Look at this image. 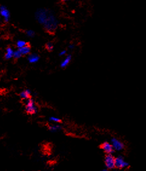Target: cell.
I'll use <instances>...</instances> for the list:
<instances>
[{"instance_id":"obj_6","label":"cell","mask_w":146,"mask_h":171,"mask_svg":"<svg viewBox=\"0 0 146 171\" xmlns=\"http://www.w3.org/2000/svg\"><path fill=\"white\" fill-rule=\"evenodd\" d=\"M111 144L113 147L114 150L116 151H121L124 148V144L120 140L116 138H113L111 140Z\"/></svg>"},{"instance_id":"obj_7","label":"cell","mask_w":146,"mask_h":171,"mask_svg":"<svg viewBox=\"0 0 146 171\" xmlns=\"http://www.w3.org/2000/svg\"><path fill=\"white\" fill-rule=\"evenodd\" d=\"M102 149L107 154H112L114 150L112 145L109 142H104L101 145Z\"/></svg>"},{"instance_id":"obj_13","label":"cell","mask_w":146,"mask_h":171,"mask_svg":"<svg viewBox=\"0 0 146 171\" xmlns=\"http://www.w3.org/2000/svg\"><path fill=\"white\" fill-rule=\"evenodd\" d=\"M61 128V126L59 125H56V124L52 125L49 126V130L52 132H56V131L60 130Z\"/></svg>"},{"instance_id":"obj_5","label":"cell","mask_w":146,"mask_h":171,"mask_svg":"<svg viewBox=\"0 0 146 171\" xmlns=\"http://www.w3.org/2000/svg\"><path fill=\"white\" fill-rule=\"evenodd\" d=\"M129 163L124 159L121 156H118L115 158V168L118 169H123L127 168Z\"/></svg>"},{"instance_id":"obj_15","label":"cell","mask_w":146,"mask_h":171,"mask_svg":"<svg viewBox=\"0 0 146 171\" xmlns=\"http://www.w3.org/2000/svg\"><path fill=\"white\" fill-rule=\"evenodd\" d=\"M22 54L21 53V51L18 50L14 51V54H13V58L15 59H19L22 56Z\"/></svg>"},{"instance_id":"obj_3","label":"cell","mask_w":146,"mask_h":171,"mask_svg":"<svg viewBox=\"0 0 146 171\" xmlns=\"http://www.w3.org/2000/svg\"><path fill=\"white\" fill-rule=\"evenodd\" d=\"M104 162L107 169H112L115 168V158L112 154H107L105 157Z\"/></svg>"},{"instance_id":"obj_14","label":"cell","mask_w":146,"mask_h":171,"mask_svg":"<svg viewBox=\"0 0 146 171\" xmlns=\"http://www.w3.org/2000/svg\"><path fill=\"white\" fill-rule=\"evenodd\" d=\"M27 45V43L25 41H23V40H18L17 42V47L18 48V49L23 48V47H24Z\"/></svg>"},{"instance_id":"obj_22","label":"cell","mask_w":146,"mask_h":171,"mask_svg":"<svg viewBox=\"0 0 146 171\" xmlns=\"http://www.w3.org/2000/svg\"><path fill=\"white\" fill-rule=\"evenodd\" d=\"M108 171V170H107V169H104V170H102V171Z\"/></svg>"},{"instance_id":"obj_20","label":"cell","mask_w":146,"mask_h":171,"mask_svg":"<svg viewBox=\"0 0 146 171\" xmlns=\"http://www.w3.org/2000/svg\"><path fill=\"white\" fill-rule=\"evenodd\" d=\"M69 49H74V47H75V45L74 44H71L70 46H69Z\"/></svg>"},{"instance_id":"obj_12","label":"cell","mask_w":146,"mask_h":171,"mask_svg":"<svg viewBox=\"0 0 146 171\" xmlns=\"http://www.w3.org/2000/svg\"><path fill=\"white\" fill-rule=\"evenodd\" d=\"M19 50L21 51L22 55H29L30 53V46L27 44L24 47L19 49Z\"/></svg>"},{"instance_id":"obj_11","label":"cell","mask_w":146,"mask_h":171,"mask_svg":"<svg viewBox=\"0 0 146 171\" xmlns=\"http://www.w3.org/2000/svg\"><path fill=\"white\" fill-rule=\"evenodd\" d=\"M71 59H72L71 55V54L67 55L66 57V58L61 62V67H62V68L66 67L69 65V64L70 63Z\"/></svg>"},{"instance_id":"obj_16","label":"cell","mask_w":146,"mask_h":171,"mask_svg":"<svg viewBox=\"0 0 146 171\" xmlns=\"http://www.w3.org/2000/svg\"><path fill=\"white\" fill-rule=\"evenodd\" d=\"M25 33H26V35L28 37H30V38H33L35 35V32L33 30H27L25 32Z\"/></svg>"},{"instance_id":"obj_10","label":"cell","mask_w":146,"mask_h":171,"mask_svg":"<svg viewBox=\"0 0 146 171\" xmlns=\"http://www.w3.org/2000/svg\"><path fill=\"white\" fill-rule=\"evenodd\" d=\"M30 95H31V91L30 90L27 89L25 91H22L20 94V96L21 97V99H23V100H27L29 99L30 98Z\"/></svg>"},{"instance_id":"obj_1","label":"cell","mask_w":146,"mask_h":171,"mask_svg":"<svg viewBox=\"0 0 146 171\" xmlns=\"http://www.w3.org/2000/svg\"><path fill=\"white\" fill-rule=\"evenodd\" d=\"M35 18L49 32H53L58 27V21L56 17L52 12L46 9L38 10L35 13Z\"/></svg>"},{"instance_id":"obj_2","label":"cell","mask_w":146,"mask_h":171,"mask_svg":"<svg viewBox=\"0 0 146 171\" xmlns=\"http://www.w3.org/2000/svg\"><path fill=\"white\" fill-rule=\"evenodd\" d=\"M25 111L30 114H33L37 112V107L32 99L30 98L27 100H25Z\"/></svg>"},{"instance_id":"obj_9","label":"cell","mask_w":146,"mask_h":171,"mask_svg":"<svg viewBox=\"0 0 146 171\" xmlns=\"http://www.w3.org/2000/svg\"><path fill=\"white\" fill-rule=\"evenodd\" d=\"M13 54H14V51L11 47H8L6 49V53L4 55L5 59H10L12 58H13Z\"/></svg>"},{"instance_id":"obj_19","label":"cell","mask_w":146,"mask_h":171,"mask_svg":"<svg viewBox=\"0 0 146 171\" xmlns=\"http://www.w3.org/2000/svg\"><path fill=\"white\" fill-rule=\"evenodd\" d=\"M66 50H62L60 53V56H64V55H66Z\"/></svg>"},{"instance_id":"obj_21","label":"cell","mask_w":146,"mask_h":171,"mask_svg":"<svg viewBox=\"0 0 146 171\" xmlns=\"http://www.w3.org/2000/svg\"><path fill=\"white\" fill-rule=\"evenodd\" d=\"M62 1H71V0H61Z\"/></svg>"},{"instance_id":"obj_18","label":"cell","mask_w":146,"mask_h":171,"mask_svg":"<svg viewBox=\"0 0 146 171\" xmlns=\"http://www.w3.org/2000/svg\"><path fill=\"white\" fill-rule=\"evenodd\" d=\"M46 48L48 51H52L53 49V45L51 43H48L46 46Z\"/></svg>"},{"instance_id":"obj_8","label":"cell","mask_w":146,"mask_h":171,"mask_svg":"<svg viewBox=\"0 0 146 171\" xmlns=\"http://www.w3.org/2000/svg\"><path fill=\"white\" fill-rule=\"evenodd\" d=\"M40 59V56L35 53L29 54L27 56V60L30 64L36 63Z\"/></svg>"},{"instance_id":"obj_4","label":"cell","mask_w":146,"mask_h":171,"mask_svg":"<svg viewBox=\"0 0 146 171\" xmlns=\"http://www.w3.org/2000/svg\"><path fill=\"white\" fill-rule=\"evenodd\" d=\"M0 15L3 18L5 23L9 22L10 18V13L9 9L5 6H1L0 7Z\"/></svg>"},{"instance_id":"obj_17","label":"cell","mask_w":146,"mask_h":171,"mask_svg":"<svg viewBox=\"0 0 146 171\" xmlns=\"http://www.w3.org/2000/svg\"><path fill=\"white\" fill-rule=\"evenodd\" d=\"M49 121L55 123H59L61 122V119L58 117H53V116H52L49 118Z\"/></svg>"}]
</instances>
